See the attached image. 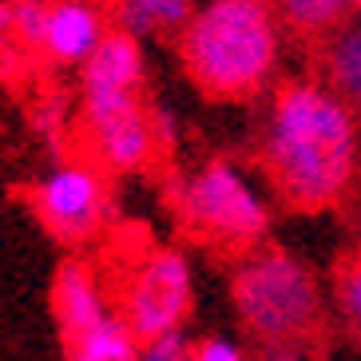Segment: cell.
I'll return each mask as SVG.
<instances>
[{"instance_id": "15", "label": "cell", "mask_w": 361, "mask_h": 361, "mask_svg": "<svg viewBox=\"0 0 361 361\" xmlns=\"http://www.w3.org/2000/svg\"><path fill=\"white\" fill-rule=\"evenodd\" d=\"M28 128L56 151H68L75 131V116H72V99L64 87H44L40 96H32L28 104Z\"/></svg>"}, {"instance_id": "3", "label": "cell", "mask_w": 361, "mask_h": 361, "mask_svg": "<svg viewBox=\"0 0 361 361\" xmlns=\"http://www.w3.org/2000/svg\"><path fill=\"white\" fill-rule=\"evenodd\" d=\"M231 302L255 345L298 350L306 361H329L338 326L322 306L318 278L278 243H262L231 270Z\"/></svg>"}, {"instance_id": "13", "label": "cell", "mask_w": 361, "mask_h": 361, "mask_svg": "<svg viewBox=\"0 0 361 361\" xmlns=\"http://www.w3.org/2000/svg\"><path fill=\"white\" fill-rule=\"evenodd\" d=\"M195 16V0H119L111 8V20L128 32L143 36H163L175 44V36L187 28V20Z\"/></svg>"}, {"instance_id": "5", "label": "cell", "mask_w": 361, "mask_h": 361, "mask_svg": "<svg viewBox=\"0 0 361 361\" xmlns=\"http://www.w3.org/2000/svg\"><path fill=\"white\" fill-rule=\"evenodd\" d=\"M159 187L179 238L207 250L214 266L234 270L262 243H270V214L262 211V202H255L223 155H211L191 175L175 171Z\"/></svg>"}, {"instance_id": "4", "label": "cell", "mask_w": 361, "mask_h": 361, "mask_svg": "<svg viewBox=\"0 0 361 361\" xmlns=\"http://www.w3.org/2000/svg\"><path fill=\"white\" fill-rule=\"evenodd\" d=\"M99 262L107 302L143 345L179 334L191 318V270L175 246H159L147 226H111Z\"/></svg>"}, {"instance_id": "17", "label": "cell", "mask_w": 361, "mask_h": 361, "mask_svg": "<svg viewBox=\"0 0 361 361\" xmlns=\"http://www.w3.org/2000/svg\"><path fill=\"white\" fill-rule=\"evenodd\" d=\"M191 361H243V353L219 338H199L191 341Z\"/></svg>"}, {"instance_id": "7", "label": "cell", "mask_w": 361, "mask_h": 361, "mask_svg": "<svg viewBox=\"0 0 361 361\" xmlns=\"http://www.w3.org/2000/svg\"><path fill=\"white\" fill-rule=\"evenodd\" d=\"M111 12L92 0H48V24H44V64L48 72L84 68V60L99 48L111 28Z\"/></svg>"}, {"instance_id": "9", "label": "cell", "mask_w": 361, "mask_h": 361, "mask_svg": "<svg viewBox=\"0 0 361 361\" xmlns=\"http://www.w3.org/2000/svg\"><path fill=\"white\" fill-rule=\"evenodd\" d=\"M147 87V68H143V48L139 36L111 24L99 48L80 68V96H111V92H143Z\"/></svg>"}, {"instance_id": "8", "label": "cell", "mask_w": 361, "mask_h": 361, "mask_svg": "<svg viewBox=\"0 0 361 361\" xmlns=\"http://www.w3.org/2000/svg\"><path fill=\"white\" fill-rule=\"evenodd\" d=\"M107 314H111V302H107L99 266L80 255L64 258L52 274V318H56V329H60V341L87 334Z\"/></svg>"}, {"instance_id": "14", "label": "cell", "mask_w": 361, "mask_h": 361, "mask_svg": "<svg viewBox=\"0 0 361 361\" xmlns=\"http://www.w3.org/2000/svg\"><path fill=\"white\" fill-rule=\"evenodd\" d=\"M329 286H334V302H338V314H341V329L361 350V234L350 238L334 255V262H329Z\"/></svg>"}, {"instance_id": "2", "label": "cell", "mask_w": 361, "mask_h": 361, "mask_svg": "<svg viewBox=\"0 0 361 361\" xmlns=\"http://www.w3.org/2000/svg\"><path fill=\"white\" fill-rule=\"evenodd\" d=\"M183 75L211 104H255L278 64L274 0H211L175 36Z\"/></svg>"}, {"instance_id": "16", "label": "cell", "mask_w": 361, "mask_h": 361, "mask_svg": "<svg viewBox=\"0 0 361 361\" xmlns=\"http://www.w3.org/2000/svg\"><path fill=\"white\" fill-rule=\"evenodd\" d=\"M139 361H191V341H183L179 334H167V338L143 345Z\"/></svg>"}, {"instance_id": "12", "label": "cell", "mask_w": 361, "mask_h": 361, "mask_svg": "<svg viewBox=\"0 0 361 361\" xmlns=\"http://www.w3.org/2000/svg\"><path fill=\"white\" fill-rule=\"evenodd\" d=\"M64 357L68 361H139L143 357V341H139L135 329L111 310L99 326H92L87 334L64 341Z\"/></svg>"}, {"instance_id": "11", "label": "cell", "mask_w": 361, "mask_h": 361, "mask_svg": "<svg viewBox=\"0 0 361 361\" xmlns=\"http://www.w3.org/2000/svg\"><path fill=\"white\" fill-rule=\"evenodd\" d=\"M306 64L318 84L341 96V104L353 111L361 128V28H345L338 40H329L322 52L310 56Z\"/></svg>"}, {"instance_id": "10", "label": "cell", "mask_w": 361, "mask_h": 361, "mask_svg": "<svg viewBox=\"0 0 361 361\" xmlns=\"http://www.w3.org/2000/svg\"><path fill=\"white\" fill-rule=\"evenodd\" d=\"M357 12L361 0H274V16L282 32L306 60L322 52L329 40H338Z\"/></svg>"}, {"instance_id": "1", "label": "cell", "mask_w": 361, "mask_h": 361, "mask_svg": "<svg viewBox=\"0 0 361 361\" xmlns=\"http://www.w3.org/2000/svg\"><path fill=\"white\" fill-rule=\"evenodd\" d=\"M243 163L262 175L286 214L341 211L345 219L361 202L357 119L314 75L274 84L270 119L243 147Z\"/></svg>"}, {"instance_id": "18", "label": "cell", "mask_w": 361, "mask_h": 361, "mask_svg": "<svg viewBox=\"0 0 361 361\" xmlns=\"http://www.w3.org/2000/svg\"><path fill=\"white\" fill-rule=\"evenodd\" d=\"M250 361H306L298 350H282V345H255L250 341Z\"/></svg>"}, {"instance_id": "6", "label": "cell", "mask_w": 361, "mask_h": 361, "mask_svg": "<svg viewBox=\"0 0 361 361\" xmlns=\"http://www.w3.org/2000/svg\"><path fill=\"white\" fill-rule=\"evenodd\" d=\"M28 207L44 234L68 250H84L116 226L111 223L116 219L111 175L72 155L28 187Z\"/></svg>"}, {"instance_id": "19", "label": "cell", "mask_w": 361, "mask_h": 361, "mask_svg": "<svg viewBox=\"0 0 361 361\" xmlns=\"http://www.w3.org/2000/svg\"><path fill=\"white\" fill-rule=\"evenodd\" d=\"M92 4H104V8L111 12V8H116V4H119V0H92Z\"/></svg>"}]
</instances>
